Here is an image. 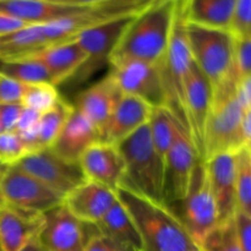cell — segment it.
I'll use <instances>...</instances> for the list:
<instances>
[{
    "instance_id": "cell-1",
    "label": "cell",
    "mask_w": 251,
    "mask_h": 251,
    "mask_svg": "<svg viewBox=\"0 0 251 251\" xmlns=\"http://www.w3.org/2000/svg\"><path fill=\"white\" fill-rule=\"evenodd\" d=\"M115 194L136 227L142 250L201 251L178 216L166 203L146 198L124 184Z\"/></svg>"
},
{
    "instance_id": "cell-2",
    "label": "cell",
    "mask_w": 251,
    "mask_h": 251,
    "mask_svg": "<svg viewBox=\"0 0 251 251\" xmlns=\"http://www.w3.org/2000/svg\"><path fill=\"white\" fill-rule=\"evenodd\" d=\"M178 0H154L132 19L109 59V65L144 61L161 65L176 21Z\"/></svg>"
},
{
    "instance_id": "cell-3",
    "label": "cell",
    "mask_w": 251,
    "mask_h": 251,
    "mask_svg": "<svg viewBox=\"0 0 251 251\" xmlns=\"http://www.w3.org/2000/svg\"><path fill=\"white\" fill-rule=\"evenodd\" d=\"M239 76L233 73L213 88L212 109L208 117L203 142V159L218 153H237L244 149L242 131L243 108L237 100Z\"/></svg>"
},
{
    "instance_id": "cell-4",
    "label": "cell",
    "mask_w": 251,
    "mask_h": 251,
    "mask_svg": "<svg viewBox=\"0 0 251 251\" xmlns=\"http://www.w3.org/2000/svg\"><path fill=\"white\" fill-rule=\"evenodd\" d=\"M185 4L186 0H178L176 21L161 69L167 97L166 108L190 137L185 112V82L194 59L186 36Z\"/></svg>"
},
{
    "instance_id": "cell-5",
    "label": "cell",
    "mask_w": 251,
    "mask_h": 251,
    "mask_svg": "<svg viewBox=\"0 0 251 251\" xmlns=\"http://www.w3.org/2000/svg\"><path fill=\"white\" fill-rule=\"evenodd\" d=\"M117 146L125 162L122 184L146 198L163 202L164 161L152 144L149 123Z\"/></svg>"
},
{
    "instance_id": "cell-6",
    "label": "cell",
    "mask_w": 251,
    "mask_h": 251,
    "mask_svg": "<svg viewBox=\"0 0 251 251\" xmlns=\"http://www.w3.org/2000/svg\"><path fill=\"white\" fill-rule=\"evenodd\" d=\"M186 36L194 63L207 77L212 88L234 73L235 36L232 31L186 21Z\"/></svg>"
},
{
    "instance_id": "cell-7",
    "label": "cell",
    "mask_w": 251,
    "mask_h": 251,
    "mask_svg": "<svg viewBox=\"0 0 251 251\" xmlns=\"http://www.w3.org/2000/svg\"><path fill=\"white\" fill-rule=\"evenodd\" d=\"M176 205H180V213L176 216L201 249L206 238L218 227L217 206L211 190L205 159L198 161L188 194Z\"/></svg>"
},
{
    "instance_id": "cell-8",
    "label": "cell",
    "mask_w": 251,
    "mask_h": 251,
    "mask_svg": "<svg viewBox=\"0 0 251 251\" xmlns=\"http://www.w3.org/2000/svg\"><path fill=\"white\" fill-rule=\"evenodd\" d=\"M63 201V196L17 167H5L0 176V203L43 215Z\"/></svg>"
},
{
    "instance_id": "cell-9",
    "label": "cell",
    "mask_w": 251,
    "mask_h": 251,
    "mask_svg": "<svg viewBox=\"0 0 251 251\" xmlns=\"http://www.w3.org/2000/svg\"><path fill=\"white\" fill-rule=\"evenodd\" d=\"M136 15L109 20L80 32L75 39L83 49L87 59L69 81L75 85L85 82L102 66L109 64L115 47Z\"/></svg>"
},
{
    "instance_id": "cell-10",
    "label": "cell",
    "mask_w": 251,
    "mask_h": 251,
    "mask_svg": "<svg viewBox=\"0 0 251 251\" xmlns=\"http://www.w3.org/2000/svg\"><path fill=\"white\" fill-rule=\"evenodd\" d=\"M15 167L36 178L63 198L87 180L77 162L66 161L50 149L28 153Z\"/></svg>"
},
{
    "instance_id": "cell-11",
    "label": "cell",
    "mask_w": 251,
    "mask_h": 251,
    "mask_svg": "<svg viewBox=\"0 0 251 251\" xmlns=\"http://www.w3.org/2000/svg\"><path fill=\"white\" fill-rule=\"evenodd\" d=\"M161 65L144 61H125L110 65L108 74L123 95L140 98L152 108L166 107L167 97Z\"/></svg>"
},
{
    "instance_id": "cell-12",
    "label": "cell",
    "mask_w": 251,
    "mask_h": 251,
    "mask_svg": "<svg viewBox=\"0 0 251 251\" xmlns=\"http://www.w3.org/2000/svg\"><path fill=\"white\" fill-rule=\"evenodd\" d=\"M200 158L189 135L178 126L173 145L164 158L163 202L167 206L176 205L185 198Z\"/></svg>"
},
{
    "instance_id": "cell-13",
    "label": "cell",
    "mask_w": 251,
    "mask_h": 251,
    "mask_svg": "<svg viewBox=\"0 0 251 251\" xmlns=\"http://www.w3.org/2000/svg\"><path fill=\"white\" fill-rule=\"evenodd\" d=\"M98 233L96 225L81 222L61 203L44 213L38 237L46 251H83Z\"/></svg>"
},
{
    "instance_id": "cell-14",
    "label": "cell",
    "mask_w": 251,
    "mask_h": 251,
    "mask_svg": "<svg viewBox=\"0 0 251 251\" xmlns=\"http://www.w3.org/2000/svg\"><path fill=\"white\" fill-rule=\"evenodd\" d=\"M212 86L194 63L185 82V112L191 142L202 159L206 125L212 109Z\"/></svg>"
},
{
    "instance_id": "cell-15",
    "label": "cell",
    "mask_w": 251,
    "mask_h": 251,
    "mask_svg": "<svg viewBox=\"0 0 251 251\" xmlns=\"http://www.w3.org/2000/svg\"><path fill=\"white\" fill-rule=\"evenodd\" d=\"M211 190L217 206L218 226L229 222L237 212L235 153H218L205 159Z\"/></svg>"
},
{
    "instance_id": "cell-16",
    "label": "cell",
    "mask_w": 251,
    "mask_h": 251,
    "mask_svg": "<svg viewBox=\"0 0 251 251\" xmlns=\"http://www.w3.org/2000/svg\"><path fill=\"white\" fill-rule=\"evenodd\" d=\"M87 180L96 181L117 190L125 178V162L118 146L107 142H96L78 159Z\"/></svg>"
},
{
    "instance_id": "cell-17",
    "label": "cell",
    "mask_w": 251,
    "mask_h": 251,
    "mask_svg": "<svg viewBox=\"0 0 251 251\" xmlns=\"http://www.w3.org/2000/svg\"><path fill=\"white\" fill-rule=\"evenodd\" d=\"M117 201L114 190L96 181L85 180L64 198L63 203L81 222L97 225Z\"/></svg>"
},
{
    "instance_id": "cell-18",
    "label": "cell",
    "mask_w": 251,
    "mask_h": 251,
    "mask_svg": "<svg viewBox=\"0 0 251 251\" xmlns=\"http://www.w3.org/2000/svg\"><path fill=\"white\" fill-rule=\"evenodd\" d=\"M122 96V91L108 74L102 80L83 90L76 98L74 107L92 122V124L100 130L102 139L103 130L109 122Z\"/></svg>"
},
{
    "instance_id": "cell-19",
    "label": "cell",
    "mask_w": 251,
    "mask_h": 251,
    "mask_svg": "<svg viewBox=\"0 0 251 251\" xmlns=\"http://www.w3.org/2000/svg\"><path fill=\"white\" fill-rule=\"evenodd\" d=\"M44 213L19 210L0 203V251L21 250L41 233Z\"/></svg>"
},
{
    "instance_id": "cell-20",
    "label": "cell",
    "mask_w": 251,
    "mask_h": 251,
    "mask_svg": "<svg viewBox=\"0 0 251 251\" xmlns=\"http://www.w3.org/2000/svg\"><path fill=\"white\" fill-rule=\"evenodd\" d=\"M152 109L151 105L140 98L123 95L103 130L100 141L117 146L149 123Z\"/></svg>"
},
{
    "instance_id": "cell-21",
    "label": "cell",
    "mask_w": 251,
    "mask_h": 251,
    "mask_svg": "<svg viewBox=\"0 0 251 251\" xmlns=\"http://www.w3.org/2000/svg\"><path fill=\"white\" fill-rule=\"evenodd\" d=\"M100 141V132L91 120L74 107L59 136L51 145L50 150L61 158L77 162L83 152L96 142Z\"/></svg>"
},
{
    "instance_id": "cell-22",
    "label": "cell",
    "mask_w": 251,
    "mask_h": 251,
    "mask_svg": "<svg viewBox=\"0 0 251 251\" xmlns=\"http://www.w3.org/2000/svg\"><path fill=\"white\" fill-rule=\"evenodd\" d=\"M31 58L41 61L50 74L55 86L70 80L83 65L87 55L75 38L53 44Z\"/></svg>"
},
{
    "instance_id": "cell-23",
    "label": "cell",
    "mask_w": 251,
    "mask_h": 251,
    "mask_svg": "<svg viewBox=\"0 0 251 251\" xmlns=\"http://www.w3.org/2000/svg\"><path fill=\"white\" fill-rule=\"evenodd\" d=\"M88 6H70L49 0H0V12L22 20L28 25L56 21L82 11Z\"/></svg>"
},
{
    "instance_id": "cell-24",
    "label": "cell",
    "mask_w": 251,
    "mask_h": 251,
    "mask_svg": "<svg viewBox=\"0 0 251 251\" xmlns=\"http://www.w3.org/2000/svg\"><path fill=\"white\" fill-rule=\"evenodd\" d=\"M235 0H188L186 21L199 26L232 31Z\"/></svg>"
},
{
    "instance_id": "cell-25",
    "label": "cell",
    "mask_w": 251,
    "mask_h": 251,
    "mask_svg": "<svg viewBox=\"0 0 251 251\" xmlns=\"http://www.w3.org/2000/svg\"><path fill=\"white\" fill-rule=\"evenodd\" d=\"M48 48L41 25H28L16 32L0 37V60L14 61L31 58Z\"/></svg>"
},
{
    "instance_id": "cell-26",
    "label": "cell",
    "mask_w": 251,
    "mask_h": 251,
    "mask_svg": "<svg viewBox=\"0 0 251 251\" xmlns=\"http://www.w3.org/2000/svg\"><path fill=\"white\" fill-rule=\"evenodd\" d=\"M96 227L100 234L112 242L131 245L140 251H144L136 227L119 200L105 213Z\"/></svg>"
},
{
    "instance_id": "cell-27",
    "label": "cell",
    "mask_w": 251,
    "mask_h": 251,
    "mask_svg": "<svg viewBox=\"0 0 251 251\" xmlns=\"http://www.w3.org/2000/svg\"><path fill=\"white\" fill-rule=\"evenodd\" d=\"M178 126L180 125L176 123L172 113L166 107L152 109L149 120L150 135H151L154 150L163 161L173 145Z\"/></svg>"
},
{
    "instance_id": "cell-28",
    "label": "cell",
    "mask_w": 251,
    "mask_h": 251,
    "mask_svg": "<svg viewBox=\"0 0 251 251\" xmlns=\"http://www.w3.org/2000/svg\"><path fill=\"white\" fill-rule=\"evenodd\" d=\"M73 112L74 105L60 97L50 110L41 115L38 123V151L50 149Z\"/></svg>"
},
{
    "instance_id": "cell-29",
    "label": "cell",
    "mask_w": 251,
    "mask_h": 251,
    "mask_svg": "<svg viewBox=\"0 0 251 251\" xmlns=\"http://www.w3.org/2000/svg\"><path fill=\"white\" fill-rule=\"evenodd\" d=\"M0 73L15 78L24 85L41 82L53 83L50 74L47 70L46 66L34 58L20 59V60L14 61H1Z\"/></svg>"
},
{
    "instance_id": "cell-30",
    "label": "cell",
    "mask_w": 251,
    "mask_h": 251,
    "mask_svg": "<svg viewBox=\"0 0 251 251\" xmlns=\"http://www.w3.org/2000/svg\"><path fill=\"white\" fill-rule=\"evenodd\" d=\"M237 163V211L251 217V151L242 149L235 153Z\"/></svg>"
},
{
    "instance_id": "cell-31",
    "label": "cell",
    "mask_w": 251,
    "mask_h": 251,
    "mask_svg": "<svg viewBox=\"0 0 251 251\" xmlns=\"http://www.w3.org/2000/svg\"><path fill=\"white\" fill-rule=\"evenodd\" d=\"M60 97L58 88L53 83H31L25 85L21 104L22 107L29 108L39 114H43L50 110L58 103Z\"/></svg>"
},
{
    "instance_id": "cell-32",
    "label": "cell",
    "mask_w": 251,
    "mask_h": 251,
    "mask_svg": "<svg viewBox=\"0 0 251 251\" xmlns=\"http://www.w3.org/2000/svg\"><path fill=\"white\" fill-rule=\"evenodd\" d=\"M203 251H242L234 218L222 226H218L203 242Z\"/></svg>"
},
{
    "instance_id": "cell-33",
    "label": "cell",
    "mask_w": 251,
    "mask_h": 251,
    "mask_svg": "<svg viewBox=\"0 0 251 251\" xmlns=\"http://www.w3.org/2000/svg\"><path fill=\"white\" fill-rule=\"evenodd\" d=\"M28 151L16 131H2L0 134V166H15Z\"/></svg>"
},
{
    "instance_id": "cell-34",
    "label": "cell",
    "mask_w": 251,
    "mask_h": 251,
    "mask_svg": "<svg viewBox=\"0 0 251 251\" xmlns=\"http://www.w3.org/2000/svg\"><path fill=\"white\" fill-rule=\"evenodd\" d=\"M232 33L235 37L251 38V0H235Z\"/></svg>"
},
{
    "instance_id": "cell-35",
    "label": "cell",
    "mask_w": 251,
    "mask_h": 251,
    "mask_svg": "<svg viewBox=\"0 0 251 251\" xmlns=\"http://www.w3.org/2000/svg\"><path fill=\"white\" fill-rule=\"evenodd\" d=\"M234 69L239 77L251 75V38L235 37Z\"/></svg>"
},
{
    "instance_id": "cell-36",
    "label": "cell",
    "mask_w": 251,
    "mask_h": 251,
    "mask_svg": "<svg viewBox=\"0 0 251 251\" xmlns=\"http://www.w3.org/2000/svg\"><path fill=\"white\" fill-rule=\"evenodd\" d=\"M24 90V83L0 73V104H10V103L21 104Z\"/></svg>"
},
{
    "instance_id": "cell-37",
    "label": "cell",
    "mask_w": 251,
    "mask_h": 251,
    "mask_svg": "<svg viewBox=\"0 0 251 251\" xmlns=\"http://www.w3.org/2000/svg\"><path fill=\"white\" fill-rule=\"evenodd\" d=\"M22 109L24 107L20 103L0 104V126L2 131H14Z\"/></svg>"
},
{
    "instance_id": "cell-38",
    "label": "cell",
    "mask_w": 251,
    "mask_h": 251,
    "mask_svg": "<svg viewBox=\"0 0 251 251\" xmlns=\"http://www.w3.org/2000/svg\"><path fill=\"white\" fill-rule=\"evenodd\" d=\"M234 223L242 251H251V217L237 211Z\"/></svg>"
},
{
    "instance_id": "cell-39",
    "label": "cell",
    "mask_w": 251,
    "mask_h": 251,
    "mask_svg": "<svg viewBox=\"0 0 251 251\" xmlns=\"http://www.w3.org/2000/svg\"><path fill=\"white\" fill-rule=\"evenodd\" d=\"M41 115L42 114L29 109V108L24 107V109H22L21 112V115H20L19 120H17V124L16 126H15L14 131H16L17 134H21V132L29 131V130L34 129V127L38 126Z\"/></svg>"
},
{
    "instance_id": "cell-40",
    "label": "cell",
    "mask_w": 251,
    "mask_h": 251,
    "mask_svg": "<svg viewBox=\"0 0 251 251\" xmlns=\"http://www.w3.org/2000/svg\"><path fill=\"white\" fill-rule=\"evenodd\" d=\"M237 100L243 110L251 108V75L238 78Z\"/></svg>"
},
{
    "instance_id": "cell-41",
    "label": "cell",
    "mask_w": 251,
    "mask_h": 251,
    "mask_svg": "<svg viewBox=\"0 0 251 251\" xmlns=\"http://www.w3.org/2000/svg\"><path fill=\"white\" fill-rule=\"evenodd\" d=\"M26 26H28V24L24 22L22 20L0 12V37L19 31Z\"/></svg>"
},
{
    "instance_id": "cell-42",
    "label": "cell",
    "mask_w": 251,
    "mask_h": 251,
    "mask_svg": "<svg viewBox=\"0 0 251 251\" xmlns=\"http://www.w3.org/2000/svg\"><path fill=\"white\" fill-rule=\"evenodd\" d=\"M83 251H113V245L108 238L98 233L91 238Z\"/></svg>"
},
{
    "instance_id": "cell-43",
    "label": "cell",
    "mask_w": 251,
    "mask_h": 251,
    "mask_svg": "<svg viewBox=\"0 0 251 251\" xmlns=\"http://www.w3.org/2000/svg\"><path fill=\"white\" fill-rule=\"evenodd\" d=\"M242 131L244 147L251 151V108L243 112Z\"/></svg>"
},
{
    "instance_id": "cell-44",
    "label": "cell",
    "mask_w": 251,
    "mask_h": 251,
    "mask_svg": "<svg viewBox=\"0 0 251 251\" xmlns=\"http://www.w3.org/2000/svg\"><path fill=\"white\" fill-rule=\"evenodd\" d=\"M49 1L70 5V6H93V5L100 4V2L108 1V0H49Z\"/></svg>"
},
{
    "instance_id": "cell-45",
    "label": "cell",
    "mask_w": 251,
    "mask_h": 251,
    "mask_svg": "<svg viewBox=\"0 0 251 251\" xmlns=\"http://www.w3.org/2000/svg\"><path fill=\"white\" fill-rule=\"evenodd\" d=\"M19 251H46V250H44L43 245H42L41 240H39V237L37 235V237L32 238V239Z\"/></svg>"
},
{
    "instance_id": "cell-46",
    "label": "cell",
    "mask_w": 251,
    "mask_h": 251,
    "mask_svg": "<svg viewBox=\"0 0 251 251\" xmlns=\"http://www.w3.org/2000/svg\"><path fill=\"white\" fill-rule=\"evenodd\" d=\"M112 242V240H110ZM113 245V251H140L136 248L131 247V245H127V244H122V243H114L112 242Z\"/></svg>"
},
{
    "instance_id": "cell-47",
    "label": "cell",
    "mask_w": 251,
    "mask_h": 251,
    "mask_svg": "<svg viewBox=\"0 0 251 251\" xmlns=\"http://www.w3.org/2000/svg\"><path fill=\"white\" fill-rule=\"evenodd\" d=\"M4 168H5L4 166H0V176H1V173H2V171H4Z\"/></svg>"
},
{
    "instance_id": "cell-48",
    "label": "cell",
    "mask_w": 251,
    "mask_h": 251,
    "mask_svg": "<svg viewBox=\"0 0 251 251\" xmlns=\"http://www.w3.org/2000/svg\"><path fill=\"white\" fill-rule=\"evenodd\" d=\"M1 132H2V130H1V126H0V134H1Z\"/></svg>"
},
{
    "instance_id": "cell-49",
    "label": "cell",
    "mask_w": 251,
    "mask_h": 251,
    "mask_svg": "<svg viewBox=\"0 0 251 251\" xmlns=\"http://www.w3.org/2000/svg\"><path fill=\"white\" fill-rule=\"evenodd\" d=\"M186 1H188V0H186Z\"/></svg>"
}]
</instances>
